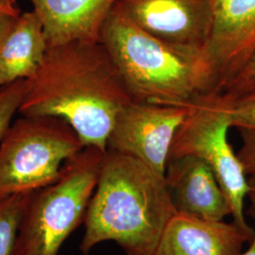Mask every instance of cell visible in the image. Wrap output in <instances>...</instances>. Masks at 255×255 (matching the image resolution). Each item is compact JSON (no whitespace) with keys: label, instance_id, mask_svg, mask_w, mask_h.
<instances>
[{"label":"cell","instance_id":"6da1fadb","mask_svg":"<svg viewBox=\"0 0 255 255\" xmlns=\"http://www.w3.org/2000/svg\"><path fill=\"white\" fill-rule=\"evenodd\" d=\"M131 101L101 42L78 40L48 46L26 80L18 113L63 119L82 146L106 152L115 122Z\"/></svg>","mask_w":255,"mask_h":255},{"label":"cell","instance_id":"7a4b0ae2","mask_svg":"<svg viewBox=\"0 0 255 255\" xmlns=\"http://www.w3.org/2000/svg\"><path fill=\"white\" fill-rule=\"evenodd\" d=\"M177 213L164 176L129 155L108 149L84 218L80 250L116 242L126 255H152Z\"/></svg>","mask_w":255,"mask_h":255},{"label":"cell","instance_id":"3957f363","mask_svg":"<svg viewBox=\"0 0 255 255\" xmlns=\"http://www.w3.org/2000/svg\"><path fill=\"white\" fill-rule=\"evenodd\" d=\"M100 42L133 101L185 106L217 92L203 51L173 46L148 34L117 6L102 27Z\"/></svg>","mask_w":255,"mask_h":255},{"label":"cell","instance_id":"277c9868","mask_svg":"<svg viewBox=\"0 0 255 255\" xmlns=\"http://www.w3.org/2000/svg\"><path fill=\"white\" fill-rule=\"evenodd\" d=\"M105 153L83 147L64 163L55 182L31 193L21 219L15 255H58L84 221Z\"/></svg>","mask_w":255,"mask_h":255},{"label":"cell","instance_id":"5b68a950","mask_svg":"<svg viewBox=\"0 0 255 255\" xmlns=\"http://www.w3.org/2000/svg\"><path fill=\"white\" fill-rule=\"evenodd\" d=\"M83 147L63 119L21 116L0 141V199L55 182L64 163Z\"/></svg>","mask_w":255,"mask_h":255},{"label":"cell","instance_id":"8992f818","mask_svg":"<svg viewBox=\"0 0 255 255\" xmlns=\"http://www.w3.org/2000/svg\"><path fill=\"white\" fill-rule=\"evenodd\" d=\"M232 128L226 101L217 92L189 104V112L179 128L169 159L194 156L209 165L229 201L233 222L254 236L244 216L250 186L243 164L228 139Z\"/></svg>","mask_w":255,"mask_h":255},{"label":"cell","instance_id":"52a82bcc","mask_svg":"<svg viewBox=\"0 0 255 255\" xmlns=\"http://www.w3.org/2000/svg\"><path fill=\"white\" fill-rule=\"evenodd\" d=\"M188 112L189 105L131 101L115 122L108 149L132 156L164 176L174 138Z\"/></svg>","mask_w":255,"mask_h":255},{"label":"cell","instance_id":"ba28073f","mask_svg":"<svg viewBox=\"0 0 255 255\" xmlns=\"http://www.w3.org/2000/svg\"><path fill=\"white\" fill-rule=\"evenodd\" d=\"M214 0H119L116 5L137 27L173 46L203 51Z\"/></svg>","mask_w":255,"mask_h":255},{"label":"cell","instance_id":"9c48e42d","mask_svg":"<svg viewBox=\"0 0 255 255\" xmlns=\"http://www.w3.org/2000/svg\"><path fill=\"white\" fill-rule=\"evenodd\" d=\"M255 50V0H214L204 54L217 93Z\"/></svg>","mask_w":255,"mask_h":255},{"label":"cell","instance_id":"30bf717a","mask_svg":"<svg viewBox=\"0 0 255 255\" xmlns=\"http://www.w3.org/2000/svg\"><path fill=\"white\" fill-rule=\"evenodd\" d=\"M164 180L177 213L210 221H223L232 211L208 164L194 156L169 159Z\"/></svg>","mask_w":255,"mask_h":255},{"label":"cell","instance_id":"8fae6325","mask_svg":"<svg viewBox=\"0 0 255 255\" xmlns=\"http://www.w3.org/2000/svg\"><path fill=\"white\" fill-rule=\"evenodd\" d=\"M253 237L234 222L210 221L176 213L152 255H238Z\"/></svg>","mask_w":255,"mask_h":255},{"label":"cell","instance_id":"7c38bea8","mask_svg":"<svg viewBox=\"0 0 255 255\" xmlns=\"http://www.w3.org/2000/svg\"><path fill=\"white\" fill-rule=\"evenodd\" d=\"M119 0H30L49 46L100 42L102 27Z\"/></svg>","mask_w":255,"mask_h":255},{"label":"cell","instance_id":"4fadbf2b","mask_svg":"<svg viewBox=\"0 0 255 255\" xmlns=\"http://www.w3.org/2000/svg\"><path fill=\"white\" fill-rule=\"evenodd\" d=\"M48 46L36 13L33 10L21 12L0 44V87L30 78Z\"/></svg>","mask_w":255,"mask_h":255},{"label":"cell","instance_id":"5bb4252c","mask_svg":"<svg viewBox=\"0 0 255 255\" xmlns=\"http://www.w3.org/2000/svg\"><path fill=\"white\" fill-rule=\"evenodd\" d=\"M31 193L0 199V255H15L21 219Z\"/></svg>","mask_w":255,"mask_h":255},{"label":"cell","instance_id":"9a60e30c","mask_svg":"<svg viewBox=\"0 0 255 255\" xmlns=\"http://www.w3.org/2000/svg\"><path fill=\"white\" fill-rule=\"evenodd\" d=\"M26 91V80L0 87V141L8 131L14 115L18 112Z\"/></svg>","mask_w":255,"mask_h":255},{"label":"cell","instance_id":"2e32d148","mask_svg":"<svg viewBox=\"0 0 255 255\" xmlns=\"http://www.w3.org/2000/svg\"><path fill=\"white\" fill-rule=\"evenodd\" d=\"M255 91V50L219 89L225 99L233 100Z\"/></svg>","mask_w":255,"mask_h":255},{"label":"cell","instance_id":"e0dca14e","mask_svg":"<svg viewBox=\"0 0 255 255\" xmlns=\"http://www.w3.org/2000/svg\"><path fill=\"white\" fill-rule=\"evenodd\" d=\"M223 99L227 104L232 128L255 132V91L233 100Z\"/></svg>","mask_w":255,"mask_h":255},{"label":"cell","instance_id":"ac0fdd59","mask_svg":"<svg viewBox=\"0 0 255 255\" xmlns=\"http://www.w3.org/2000/svg\"><path fill=\"white\" fill-rule=\"evenodd\" d=\"M242 140L237 156L247 175L255 172V132L250 130H239Z\"/></svg>","mask_w":255,"mask_h":255},{"label":"cell","instance_id":"d6986e66","mask_svg":"<svg viewBox=\"0 0 255 255\" xmlns=\"http://www.w3.org/2000/svg\"><path fill=\"white\" fill-rule=\"evenodd\" d=\"M21 12L16 0H0V15L18 17Z\"/></svg>","mask_w":255,"mask_h":255},{"label":"cell","instance_id":"ffe728a7","mask_svg":"<svg viewBox=\"0 0 255 255\" xmlns=\"http://www.w3.org/2000/svg\"><path fill=\"white\" fill-rule=\"evenodd\" d=\"M16 18L17 17H12L9 15H0V44L10 27H12Z\"/></svg>","mask_w":255,"mask_h":255},{"label":"cell","instance_id":"44dd1931","mask_svg":"<svg viewBox=\"0 0 255 255\" xmlns=\"http://www.w3.org/2000/svg\"><path fill=\"white\" fill-rule=\"evenodd\" d=\"M248 182L250 186V192L248 197L252 201L251 208L255 210V172L248 175Z\"/></svg>","mask_w":255,"mask_h":255},{"label":"cell","instance_id":"7402d4cb","mask_svg":"<svg viewBox=\"0 0 255 255\" xmlns=\"http://www.w3.org/2000/svg\"><path fill=\"white\" fill-rule=\"evenodd\" d=\"M249 214L253 217V219L255 220V210L253 209V208H250ZM250 242H251V243H250V245L248 247V249H247L246 251L241 252L238 255H255V228L254 237L251 239Z\"/></svg>","mask_w":255,"mask_h":255}]
</instances>
